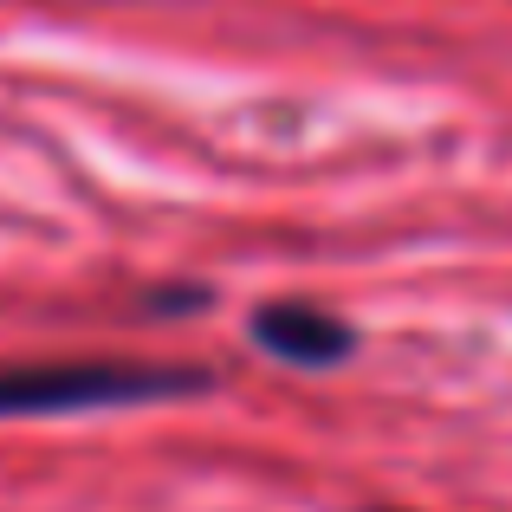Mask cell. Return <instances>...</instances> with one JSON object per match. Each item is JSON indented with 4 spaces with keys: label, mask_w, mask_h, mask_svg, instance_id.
Listing matches in <instances>:
<instances>
[{
    "label": "cell",
    "mask_w": 512,
    "mask_h": 512,
    "mask_svg": "<svg viewBox=\"0 0 512 512\" xmlns=\"http://www.w3.org/2000/svg\"><path fill=\"white\" fill-rule=\"evenodd\" d=\"M208 370L175 363H13L0 370V415H65V409H104V402H163L208 389Z\"/></svg>",
    "instance_id": "1"
},
{
    "label": "cell",
    "mask_w": 512,
    "mask_h": 512,
    "mask_svg": "<svg viewBox=\"0 0 512 512\" xmlns=\"http://www.w3.org/2000/svg\"><path fill=\"white\" fill-rule=\"evenodd\" d=\"M253 344H266L279 363H299V370H318V363H344L357 350V331L350 318L325 312L312 299H279V305H260L253 312Z\"/></svg>",
    "instance_id": "2"
}]
</instances>
